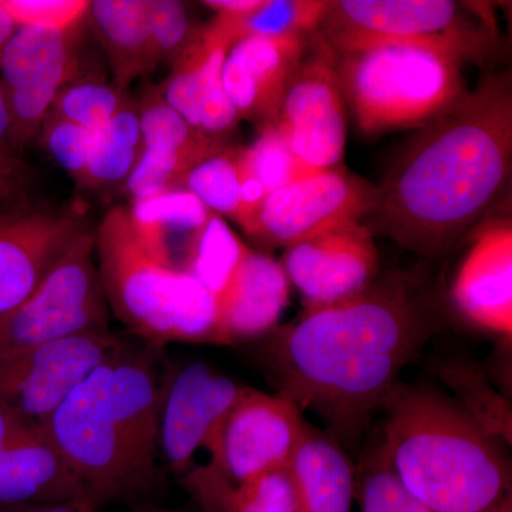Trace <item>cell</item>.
Instances as JSON below:
<instances>
[{
    "label": "cell",
    "mask_w": 512,
    "mask_h": 512,
    "mask_svg": "<svg viewBox=\"0 0 512 512\" xmlns=\"http://www.w3.org/2000/svg\"><path fill=\"white\" fill-rule=\"evenodd\" d=\"M200 26L195 25L187 3L150 0L151 62L153 69L173 64Z\"/></svg>",
    "instance_id": "obj_33"
},
{
    "label": "cell",
    "mask_w": 512,
    "mask_h": 512,
    "mask_svg": "<svg viewBox=\"0 0 512 512\" xmlns=\"http://www.w3.org/2000/svg\"><path fill=\"white\" fill-rule=\"evenodd\" d=\"M306 421L284 394L244 387L212 441L205 464L229 484H242L288 466Z\"/></svg>",
    "instance_id": "obj_12"
},
{
    "label": "cell",
    "mask_w": 512,
    "mask_h": 512,
    "mask_svg": "<svg viewBox=\"0 0 512 512\" xmlns=\"http://www.w3.org/2000/svg\"><path fill=\"white\" fill-rule=\"evenodd\" d=\"M163 349L128 340L57 409L45 433L97 507L157 490Z\"/></svg>",
    "instance_id": "obj_3"
},
{
    "label": "cell",
    "mask_w": 512,
    "mask_h": 512,
    "mask_svg": "<svg viewBox=\"0 0 512 512\" xmlns=\"http://www.w3.org/2000/svg\"><path fill=\"white\" fill-rule=\"evenodd\" d=\"M133 512H201L197 507L195 508H165L160 505L151 504L150 501H143L131 505Z\"/></svg>",
    "instance_id": "obj_43"
},
{
    "label": "cell",
    "mask_w": 512,
    "mask_h": 512,
    "mask_svg": "<svg viewBox=\"0 0 512 512\" xmlns=\"http://www.w3.org/2000/svg\"><path fill=\"white\" fill-rule=\"evenodd\" d=\"M22 163H25V161L18 156L15 147H13L8 106H6L5 94H3L2 86H0V164Z\"/></svg>",
    "instance_id": "obj_40"
},
{
    "label": "cell",
    "mask_w": 512,
    "mask_h": 512,
    "mask_svg": "<svg viewBox=\"0 0 512 512\" xmlns=\"http://www.w3.org/2000/svg\"><path fill=\"white\" fill-rule=\"evenodd\" d=\"M3 8L22 26L66 29L86 20V0H2Z\"/></svg>",
    "instance_id": "obj_35"
},
{
    "label": "cell",
    "mask_w": 512,
    "mask_h": 512,
    "mask_svg": "<svg viewBox=\"0 0 512 512\" xmlns=\"http://www.w3.org/2000/svg\"><path fill=\"white\" fill-rule=\"evenodd\" d=\"M491 512H512V494H507Z\"/></svg>",
    "instance_id": "obj_44"
},
{
    "label": "cell",
    "mask_w": 512,
    "mask_h": 512,
    "mask_svg": "<svg viewBox=\"0 0 512 512\" xmlns=\"http://www.w3.org/2000/svg\"><path fill=\"white\" fill-rule=\"evenodd\" d=\"M245 386L204 362L165 366L158 409V456L183 477L200 448L210 450Z\"/></svg>",
    "instance_id": "obj_15"
},
{
    "label": "cell",
    "mask_w": 512,
    "mask_h": 512,
    "mask_svg": "<svg viewBox=\"0 0 512 512\" xmlns=\"http://www.w3.org/2000/svg\"><path fill=\"white\" fill-rule=\"evenodd\" d=\"M0 512H100V508L89 498L79 497L72 500L52 501V503L0 508Z\"/></svg>",
    "instance_id": "obj_39"
},
{
    "label": "cell",
    "mask_w": 512,
    "mask_h": 512,
    "mask_svg": "<svg viewBox=\"0 0 512 512\" xmlns=\"http://www.w3.org/2000/svg\"><path fill=\"white\" fill-rule=\"evenodd\" d=\"M298 512H352L355 473L333 437L306 423L288 466Z\"/></svg>",
    "instance_id": "obj_22"
},
{
    "label": "cell",
    "mask_w": 512,
    "mask_h": 512,
    "mask_svg": "<svg viewBox=\"0 0 512 512\" xmlns=\"http://www.w3.org/2000/svg\"><path fill=\"white\" fill-rule=\"evenodd\" d=\"M180 187L200 198L214 214L237 221L241 205L239 148L218 147L184 175Z\"/></svg>",
    "instance_id": "obj_29"
},
{
    "label": "cell",
    "mask_w": 512,
    "mask_h": 512,
    "mask_svg": "<svg viewBox=\"0 0 512 512\" xmlns=\"http://www.w3.org/2000/svg\"><path fill=\"white\" fill-rule=\"evenodd\" d=\"M333 56L346 104L366 136L424 126L467 92L463 57L441 47L380 45Z\"/></svg>",
    "instance_id": "obj_6"
},
{
    "label": "cell",
    "mask_w": 512,
    "mask_h": 512,
    "mask_svg": "<svg viewBox=\"0 0 512 512\" xmlns=\"http://www.w3.org/2000/svg\"><path fill=\"white\" fill-rule=\"evenodd\" d=\"M238 40L234 16L217 13L198 28L171 64L167 79L158 84L164 100L192 128L222 144L239 123L222 86L225 59Z\"/></svg>",
    "instance_id": "obj_16"
},
{
    "label": "cell",
    "mask_w": 512,
    "mask_h": 512,
    "mask_svg": "<svg viewBox=\"0 0 512 512\" xmlns=\"http://www.w3.org/2000/svg\"><path fill=\"white\" fill-rule=\"evenodd\" d=\"M276 127L312 171L342 167L348 137L346 101L335 56L316 33L282 101Z\"/></svg>",
    "instance_id": "obj_13"
},
{
    "label": "cell",
    "mask_w": 512,
    "mask_h": 512,
    "mask_svg": "<svg viewBox=\"0 0 512 512\" xmlns=\"http://www.w3.org/2000/svg\"><path fill=\"white\" fill-rule=\"evenodd\" d=\"M126 208L144 251L177 271H183L192 242L212 214L200 198L181 187L131 201Z\"/></svg>",
    "instance_id": "obj_21"
},
{
    "label": "cell",
    "mask_w": 512,
    "mask_h": 512,
    "mask_svg": "<svg viewBox=\"0 0 512 512\" xmlns=\"http://www.w3.org/2000/svg\"><path fill=\"white\" fill-rule=\"evenodd\" d=\"M47 439L45 431L30 426L18 414L0 403V448L20 446Z\"/></svg>",
    "instance_id": "obj_38"
},
{
    "label": "cell",
    "mask_w": 512,
    "mask_h": 512,
    "mask_svg": "<svg viewBox=\"0 0 512 512\" xmlns=\"http://www.w3.org/2000/svg\"><path fill=\"white\" fill-rule=\"evenodd\" d=\"M315 33L336 56L380 45H424L480 60L493 50L495 22L484 3L340 0Z\"/></svg>",
    "instance_id": "obj_7"
},
{
    "label": "cell",
    "mask_w": 512,
    "mask_h": 512,
    "mask_svg": "<svg viewBox=\"0 0 512 512\" xmlns=\"http://www.w3.org/2000/svg\"><path fill=\"white\" fill-rule=\"evenodd\" d=\"M437 326L429 291L412 275L390 272L345 301L306 306L269 333L261 359L279 394L318 414L338 443L353 441Z\"/></svg>",
    "instance_id": "obj_1"
},
{
    "label": "cell",
    "mask_w": 512,
    "mask_h": 512,
    "mask_svg": "<svg viewBox=\"0 0 512 512\" xmlns=\"http://www.w3.org/2000/svg\"><path fill=\"white\" fill-rule=\"evenodd\" d=\"M309 37H242L229 50L222 86L239 120L276 126Z\"/></svg>",
    "instance_id": "obj_18"
},
{
    "label": "cell",
    "mask_w": 512,
    "mask_h": 512,
    "mask_svg": "<svg viewBox=\"0 0 512 512\" xmlns=\"http://www.w3.org/2000/svg\"><path fill=\"white\" fill-rule=\"evenodd\" d=\"M362 512H431L404 490L392 471L376 466L363 478Z\"/></svg>",
    "instance_id": "obj_36"
},
{
    "label": "cell",
    "mask_w": 512,
    "mask_h": 512,
    "mask_svg": "<svg viewBox=\"0 0 512 512\" xmlns=\"http://www.w3.org/2000/svg\"><path fill=\"white\" fill-rule=\"evenodd\" d=\"M333 2L323 0H262L261 6L234 16L242 37H311ZM232 16V15H231Z\"/></svg>",
    "instance_id": "obj_30"
},
{
    "label": "cell",
    "mask_w": 512,
    "mask_h": 512,
    "mask_svg": "<svg viewBox=\"0 0 512 512\" xmlns=\"http://www.w3.org/2000/svg\"><path fill=\"white\" fill-rule=\"evenodd\" d=\"M248 248L228 222L212 212L210 220L192 242L183 271L218 298Z\"/></svg>",
    "instance_id": "obj_27"
},
{
    "label": "cell",
    "mask_w": 512,
    "mask_h": 512,
    "mask_svg": "<svg viewBox=\"0 0 512 512\" xmlns=\"http://www.w3.org/2000/svg\"><path fill=\"white\" fill-rule=\"evenodd\" d=\"M126 342L111 330L82 333L6 357L0 360V403L45 431L70 394Z\"/></svg>",
    "instance_id": "obj_11"
},
{
    "label": "cell",
    "mask_w": 512,
    "mask_h": 512,
    "mask_svg": "<svg viewBox=\"0 0 512 512\" xmlns=\"http://www.w3.org/2000/svg\"><path fill=\"white\" fill-rule=\"evenodd\" d=\"M94 237L110 312L138 342L157 349L177 342L220 345L217 298L191 275L144 251L126 205L111 208Z\"/></svg>",
    "instance_id": "obj_5"
},
{
    "label": "cell",
    "mask_w": 512,
    "mask_h": 512,
    "mask_svg": "<svg viewBox=\"0 0 512 512\" xmlns=\"http://www.w3.org/2000/svg\"><path fill=\"white\" fill-rule=\"evenodd\" d=\"M181 484L201 512H298L286 467L234 485L204 464L185 473Z\"/></svg>",
    "instance_id": "obj_25"
},
{
    "label": "cell",
    "mask_w": 512,
    "mask_h": 512,
    "mask_svg": "<svg viewBox=\"0 0 512 512\" xmlns=\"http://www.w3.org/2000/svg\"><path fill=\"white\" fill-rule=\"evenodd\" d=\"M281 265L306 306H325L372 285L379 272V254L372 229L355 222L286 248Z\"/></svg>",
    "instance_id": "obj_17"
},
{
    "label": "cell",
    "mask_w": 512,
    "mask_h": 512,
    "mask_svg": "<svg viewBox=\"0 0 512 512\" xmlns=\"http://www.w3.org/2000/svg\"><path fill=\"white\" fill-rule=\"evenodd\" d=\"M84 22L66 29L22 26L3 52L0 86L19 156L40 136L60 90L76 80L96 76L84 69L77 49Z\"/></svg>",
    "instance_id": "obj_9"
},
{
    "label": "cell",
    "mask_w": 512,
    "mask_h": 512,
    "mask_svg": "<svg viewBox=\"0 0 512 512\" xmlns=\"http://www.w3.org/2000/svg\"><path fill=\"white\" fill-rule=\"evenodd\" d=\"M137 99L127 96L106 127L93 133L86 191H121L143 153Z\"/></svg>",
    "instance_id": "obj_26"
},
{
    "label": "cell",
    "mask_w": 512,
    "mask_h": 512,
    "mask_svg": "<svg viewBox=\"0 0 512 512\" xmlns=\"http://www.w3.org/2000/svg\"><path fill=\"white\" fill-rule=\"evenodd\" d=\"M86 23L106 53L113 84L120 92L128 93L137 79L154 72L150 0H94Z\"/></svg>",
    "instance_id": "obj_23"
},
{
    "label": "cell",
    "mask_w": 512,
    "mask_h": 512,
    "mask_svg": "<svg viewBox=\"0 0 512 512\" xmlns=\"http://www.w3.org/2000/svg\"><path fill=\"white\" fill-rule=\"evenodd\" d=\"M261 3L262 0H207L202 5L222 15L241 16L259 8Z\"/></svg>",
    "instance_id": "obj_41"
},
{
    "label": "cell",
    "mask_w": 512,
    "mask_h": 512,
    "mask_svg": "<svg viewBox=\"0 0 512 512\" xmlns=\"http://www.w3.org/2000/svg\"><path fill=\"white\" fill-rule=\"evenodd\" d=\"M94 231L96 225L84 231L29 298L0 316V360L53 340L110 330Z\"/></svg>",
    "instance_id": "obj_8"
},
{
    "label": "cell",
    "mask_w": 512,
    "mask_h": 512,
    "mask_svg": "<svg viewBox=\"0 0 512 512\" xmlns=\"http://www.w3.org/2000/svg\"><path fill=\"white\" fill-rule=\"evenodd\" d=\"M127 96L128 93L120 92L113 82L96 74L64 86L47 116L96 133L113 119Z\"/></svg>",
    "instance_id": "obj_31"
},
{
    "label": "cell",
    "mask_w": 512,
    "mask_h": 512,
    "mask_svg": "<svg viewBox=\"0 0 512 512\" xmlns=\"http://www.w3.org/2000/svg\"><path fill=\"white\" fill-rule=\"evenodd\" d=\"M289 293L291 282L281 262L268 252L248 248L217 298L220 346L241 345L274 332Z\"/></svg>",
    "instance_id": "obj_20"
},
{
    "label": "cell",
    "mask_w": 512,
    "mask_h": 512,
    "mask_svg": "<svg viewBox=\"0 0 512 512\" xmlns=\"http://www.w3.org/2000/svg\"><path fill=\"white\" fill-rule=\"evenodd\" d=\"M94 227L82 202L37 198L0 210V316L26 301L80 235Z\"/></svg>",
    "instance_id": "obj_14"
},
{
    "label": "cell",
    "mask_w": 512,
    "mask_h": 512,
    "mask_svg": "<svg viewBox=\"0 0 512 512\" xmlns=\"http://www.w3.org/2000/svg\"><path fill=\"white\" fill-rule=\"evenodd\" d=\"M18 29L19 26L16 25L15 20L10 18L9 13L3 8L2 0H0V59H2L6 46L9 45L10 39L15 36Z\"/></svg>",
    "instance_id": "obj_42"
},
{
    "label": "cell",
    "mask_w": 512,
    "mask_h": 512,
    "mask_svg": "<svg viewBox=\"0 0 512 512\" xmlns=\"http://www.w3.org/2000/svg\"><path fill=\"white\" fill-rule=\"evenodd\" d=\"M379 187L343 167L315 171L266 198L245 235L259 251L289 248L323 232L362 222L376 210Z\"/></svg>",
    "instance_id": "obj_10"
},
{
    "label": "cell",
    "mask_w": 512,
    "mask_h": 512,
    "mask_svg": "<svg viewBox=\"0 0 512 512\" xmlns=\"http://www.w3.org/2000/svg\"><path fill=\"white\" fill-rule=\"evenodd\" d=\"M420 131L382 187L372 221L400 247L436 258L507 187L512 168L510 73L490 74Z\"/></svg>",
    "instance_id": "obj_2"
},
{
    "label": "cell",
    "mask_w": 512,
    "mask_h": 512,
    "mask_svg": "<svg viewBox=\"0 0 512 512\" xmlns=\"http://www.w3.org/2000/svg\"><path fill=\"white\" fill-rule=\"evenodd\" d=\"M239 167L254 175L268 195L315 173L295 157L276 126L264 128L251 146L239 148Z\"/></svg>",
    "instance_id": "obj_32"
},
{
    "label": "cell",
    "mask_w": 512,
    "mask_h": 512,
    "mask_svg": "<svg viewBox=\"0 0 512 512\" xmlns=\"http://www.w3.org/2000/svg\"><path fill=\"white\" fill-rule=\"evenodd\" d=\"M39 137L49 156L70 175L77 190L86 191L92 131L47 116Z\"/></svg>",
    "instance_id": "obj_34"
},
{
    "label": "cell",
    "mask_w": 512,
    "mask_h": 512,
    "mask_svg": "<svg viewBox=\"0 0 512 512\" xmlns=\"http://www.w3.org/2000/svg\"><path fill=\"white\" fill-rule=\"evenodd\" d=\"M32 198L35 195L28 164H0V210Z\"/></svg>",
    "instance_id": "obj_37"
},
{
    "label": "cell",
    "mask_w": 512,
    "mask_h": 512,
    "mask_svg": "<svg viewBox=\"0 0 512 512\" xmlns=\"http://www.w3.org/2000/svg\"><path fill=\"white\" fill-rule=\"evenodd\" d=\"M383 410L379 464L431 512H491L511 493L498 439L457 400L400 383Z\"/></svg>",
    "instance_id": "obj_4"
},
{
    "label": "cell",
    "mask_w": 512,
    "mask_h": 512,
    "mask_svg": "<svg viewBox=\"0 0 512 512\" xmlns=\"http://www.w3.org/2000/svg\"><path fill=\"white\" fill-rule=\"evenodd\" d=\"M137 106L144 147L168 148L200 163L202 158L225 144L212 141L192 128L164 100L158 84L144 89L137 99Z\"/></svg>",
    "instance_id": "obj_28"
},
{
    "label": "cell",
    "mask_w": 512,
    "mask_h": 512,
    "mask_svg": "<svg viewBox=\"0 0 512 512\" xmlns=\"http://www.w3.org/2000/svg\"><path fill=\"white\" fill-rule=\"evenodd\" d=\"M79 497L83 488L49 440L0 448V508Z\"/></svg>",
    "instance_id": "obj_24"
},
{
    "label": "cell",
    "mask_w": 512,
    "mask_h": 512,
    "mask_svg": "<svg viewBox=\"0 0 512 512\" xmlns=\"http://www.w3.org/2000/svg\"><path fill=\"white\" fill-rule=\"evenodd\" d=\"M451 299L471 325L511 339L510 218H497L477 229L451 285Z\"/></svg>",
    "instance_id": "obj_19"
}]
</instances>
